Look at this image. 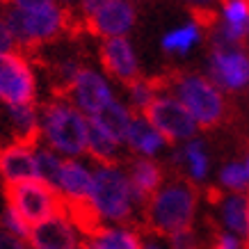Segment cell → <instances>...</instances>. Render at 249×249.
Masks as SVG:
<instances>
[{
    "mask_svg": "<svg viewBox=\"0 0 249 249\" xmlns=\"http://www.w3.org/2000/svg\"><path fill=\"white\" fill-rule=\"evenodd\" d=\"M5 23L18 48H35L53 41L71 28L73 14L51 0H18L5 12Z\"/></svg>",
    "mask_w": 249,
    "mask_h": 249,
    "instance_id": "cell-1",
    "label": "cell"
},
{
    "mask_svg": "<svg viewBox=\"0 0 249 249\" xmlns=\"http://www.w3.org/2000/svg\"><path fill=\"white\" fill-rule=\"evenodd\" d=\"M196 215V190L190 181L162 183L158 192L144 206V222L158 235H174L178 231L192 229Z\"/></svg>",
    "mask_w": 249,
    "mask_h": 249,
    "instance_id": "cell-2",
    "label": "cell"
},
{
    "mask_svg": "<svg viewBox=\"0 0 249 249\" xmlns=\"http://www.w3.org/2000/svg\"><path fill=\"white\" fill-rule=\"evenodd\" d=\"M41 137L48 149L67 160L78 158L87 151V117L67 98H55L39 112Z\"/></svg>",
    "mask_w": 249,
    "mask_h": 249,
    "instance_id": "cell-3",
    "label": "cell"
},
{
    "mask_svg": "<svg viewBox=\"0 0 249 249\" xmlns=\"http://www.w3.org/2000/svg\"><path fill=\"white\" fill-rule=\"evenodd\" d=\"M167 89L196 121L199 128H215L227 117V98L206 76L178 73L167 80Z\"/></svg>",
    "mask_w": 249,
    "mask_h": 249,
    "instance_id": "cell-4",
    "label": "cell"
},
{
    "mask_svg": "<svg viewBox=\"0 0 249 249\" xmlns=\"http://www.w3.org/2000/svg\"><path fill=\"white\" fill-rule=\"evenodd\" d=\"M89 206L106 224H126L133 217L135 201L130 192L128 174H124L117 165H101L94 172V185H91Z\"/></svg>",
    "mask_w": 249,
    "mask_h": 249,
    "instance_id": "cell-5",
    "label": "cell"
},
{
    "mask_svg": "<svg viewBox=\"0 0 249 249\" xmlns=\"http://www.w3.org/2000/svg\"><path fill=\"white\" fill-rule=\"evenodd\" d=\"M5 196H7V204L28 222L30 229L64 213V201L57 195V190L46 185L44 181L5 185Z\"/></svg>",
    "mask_w": 249,
    "mask_h": 249,
    "instance_id": "cell-6",
    "label": "cell"
},
{
    "mask_svg": "<svg viewBox=\"0 0 249 249\" xmlns=\"http://www.w3.org/2000/svg\"><path fill=\"white\" fill-rule=\"evenodd\" d=\"M80 14L85 28L103 41L126 37L135 25V7L126 0H87Z\"/></svg>",
    "mask_w": 249,
    "mask_h": 249,
    "instance_id": "cell-7",
    "label": "cell"
},
{
    "mask_svg": "<svg viewBox=\"0 0 249 249\" xmlns=\"http://www.w3.org/2000/svg\"><path fill=\"white\" fill-rule=\"evenodd\" d=\"M37 96V78L25 55L14 53L0 55V103L7 107L32 106Z\"/></svg>",
    "mask_w": 249,
    "mask_h": 249,
    "instance_id": "cell-8",
    "label": "cell"
},
{
    "mask_svg": "<svg viewBox=\"0 0 249 249\" xmlns=\"http://www.w3.org/2000/svg\"><path fill=\"white\" fill-rule=\"evenodd\" d=\"M142 117L165 137L167 142H190L199 133L196 121L190 117L188 110L169 91L160 94Z\"/></svg>",
    "mask_w": 249,
    "mask_h": 249,
    "instance_id": "cell-9",
    "label": "cell"
},
{
    "mask_svg": "<svg viewBox=\"0 0 249 249\" xmlns=\"http://www.w3.org/2000/svg\"><path fill=\"white\" fill-rule=\"evenodd\" d=\"M208 80L219 91H240L249 87V55L242 48L213 51L208 62Z\"/></svg>",
    "mask_w": 249,
    "mask_h": 249,
    "instance_id": "cell-10",
    "label": "cell"
},
{
    "mask_svg": "<svg viewBox=\"0 0 249 249\" xmlns=\"http://www.w3.org/2000/svg\"><path fill=\"white\" fill-rule=\"evenodd\" d=\"M67 96L69 103L76 106L87 119L94 117L96 112H101L114 98L107 80L94 69H80V73L76 76L73 85L69 87Z\"/></svg>",
    "mask_w": 249,
    "mask_h": 249,
    "instance_id": "cell-11",
    "label": "cell"
},
{
    "mask_svg": "<svg viewBox=\"0 0 249 249\" xmlns=\"http://www.w3.org/2000/svg\"><path fill=\"white\" fill-rule=\"evenodd\" d=\"M30 249H80L83 235L76 229V224L69 219L67 213L48 219L39 227H32L28 238Z\"/></svg>",
    "mask_w": 249,
    "mask_h": 249,
    "instance_id": "cell-12",
    "label": "cell"
},
{
    "mask_svg": "<svg viewBox=\"0 0 249 249\" xmlns=\"http://www.w3.org/2000/svg\"><path fill=\"white\" fill-rule=\"evenodd\" d=\"M0 176L5 185L39 181V167L35 146L12 142L0 149Z\"/></svg>",
    "mask_w": 249,
    "mask_h": 249,
    "instance_id": "cell-13",
    "label": "cell"
},
{
    "mask_svg": "<svg viewBox=\"0 0 249 249\" xmlns=\"http://www.w3.org/2000/svg\"><path fill=\"white\" fill-rule=\"evenodd\" d=\"M98 55H101L103 69L121 83L128 85L140 78V62H137L135 51H133V46L126 37L106 39L98 48Z\"/></svg>",
    "mask_w": 249,
    "mask_h": 249,
    "instance_id": "cell-14",
    "label": "cell"
},
{
    "mask_svg": "<svg viewBox=\"0 0 249 249\" xmlns=\"http://www.w3.org/2000/svg\"><path fill=\"white\" fill-rule=\"evenodd\" d=\"M91 185H94V172H89L87 165H83L76 158L62 162V172L55 190L62 196L64 206L87 204L91 195Z\"/></svg>",
    "mask_w": 249,
    "mask_h": 249,
    "instance_id": "cell-15",
    "label": "cell"
},
{
    "mask_svg": "<svg viewBox=\"0 0 249 249\" xmlns=\"http://www.w3.org/2000/svg\"><path fill=\"white\" fill-rule=\"evenodd\" d=\"M128 181L130 192H133V201L137 206H146L158 188L162 185V167L151 158H135L128 167Z\"/></svg>",
    "mask_w": 249,
    "mask_h": 249,
    "instance_id": "cell-16",
    "label": "cell"
},
{
    "mask_svg": "<svg viewBox=\"0 0 249 249\" xmlns=\"http://www.w3.org/2000/svg\"><path fill=\"white\" fill-rule=\"evenodd\" d=\"M133 117H135V114H133V110H130L128 106H124L121 101L112 98L101 112H96L94 117H89V119L121 146V144H126V135H128Z\"/></svg>",
    "mask_w": 249,
    "mask_h": 249,
    "instance_id": "cell-17",
    "label": "cell"
},
{
    "mask_svg": "<svg viewBox=\"0 0 249 249\" xmlns=\"http://www.w3.org/2000/svg\"><path fill=\"white\" fill-rule=\"evenodd\" d=\"M126 144H128L130 151L140 153V158H151L153 160V156H158L160 149L167 146V140L153 128L149 121L144 119L142 114H135L133 121H130L128 135H126Z\"/></svg>",
    "mask_w": 249,
    "mask_h": 249,
    "instance_id": "cell-18",
    "label": "cell"
},
{
    "mask_svg": "<svg viewBox=\"0 0 249 249\" xmlns=\"http://www.w3.org/2000/svg\"><path fill=\"white\" fill-rule=\"evenodd\" d=\"M85 249H142V238L128 227H103L83 238Z\"/></svg>",
    "mask_w": 249,
    "mask_h": 249,
    "instance_id": "cell-19",
    "label": "cell"
},
{
    "mask_svg": "<svg viewBox=\"0 0 249 249\" xmlns=\"http://www.w3.org/2000/svg\"><path fill=\"white\" fill-rule=\"evenodd\" d=\"M219 30L233 46L242 44L249 39V2L245 0H229L222 5L219 16Z\"/></svg>",
    "mask_w": 249,
    "mask_h": 249,
    "instance_id": "cell-20",
    "label": "cell"
},
{
    "mask_svg": "<svg viewBox=\"0 0 249 249\" xmlns=\"http://www.w3.org/2000/svg\"><path fill=\"white\" fill-rule=\"evenodd\" d=\"M7 114H9V121H12V128H14V135H16L14 142L37 146L39 137H41V126H39V112H37V107H35V103L32 106L7 107Z\"/></svg>",
    "mask_w": 249,
    "mask_h": 249,
    "instance_id": "cell-21",
    "label": "cell"
},
{
    "mask_svg": "<svg viewBox=\"0 0 249 249\" xmlns=\"http://www.w3.org/2000/svg\"><path fill=\"white\" fill-rule=\"evenodd\" d=\"M219 211H222V222L227 227L229 233L233 235H247L249 224V195L242 192H231L219 201Z\"/></svg>",
    "mask_w": 249,
    "mask_h": 249,
    "instance_id": "cell-22",
    "label": "cell"
},
{
    "mask_svg": "<svg viewBox=\"0 0 249 249\" xmlns=\"http://www.w3.org/2000/svg\"><path fill=\"white\" fill-rule=\"evenodd\" d=\"M172 160H174V165H185L190 178L195 183L204 181L206 176H208V153H206V146L199 137L183 144V149L174 153Z\"/></svg>",
    "mask_w": 249,
    "mask_h": 249,
    "instance_id": "cell-23",
    "label": "cell"
},
{
    "mask_svg": "<svg viewBox=\"0 0 249 249\" xmlns=\"http://www.w3.org/2000/svg\"><path fill=\"white\" fill-rule=\"evenodd\" d=\"M165 89H167L165 78H137V80L128 83L130 107L137 114H144L160 94H165Z\"/></svg>",
    "mask_w": 249,
    "mask_h": 249,
    "instance_id": "cell-24",
    "label": "cell"
},
{
    "mask_svg": "<svg viewBox=\"0 0 249 249\" xmlns=\"http://www.w3.org/2000/svg\"><path fill=\"white\" fill-rule=\"evenodd\" d=\"M119 144L110 135H106L91 119H87V153L98 165H114L117 162Z\"/></svg>",
    "mask_w": 249,
    "mask_h": 249,
    "instance_id": "cell-25",
    "label": "cell"
},
{
    "mask_svg": "<svg viewBox=\"0 0 249 249\" xmlns=\"http://www.w3.org/2000/svg\"><path fill=\"white\" fill-rule=\"evenodd\" d=\"M201 37H204L201 25H199L196 21H192V23H188V25L176 28V30H169L165 37H162L160 44H162V51H167V53L185 55L201 41Z\"/></svg>",
    "mask_w": 249,
    "mask_h": 249,
    "instance_id": "cell-26",
    "label": "cell"
},
{
    "mask_svg": "<svg viewBox=\"0 0 249 249\" xmlns=\"http://www.w3.org/2000/svg\"><path fill=\"white\" fill-rule=\"evenodd\" d=\"M35 153H37V167H39V181H44L46 185L51 188H57V178H60V172H62V162L64 160L48 146H41L37 144L35 146Z\"/></svg>",
    "mask_w": 249,
    "mask_h": 249,
    "instance_id": "cell-27",
    "label": "cell"
},
{
    "mask_svg": "<svg viewBox=\"0 0 249 249\" xmlns=\"http://www.w3.org/2000/svg\"><path fill=\"white\" fill-rule=\"evenodd\" d=\"M219 185L231 190V192H242L249 188L247 183V172L242 162H229L219 169Z\"/></svg>",
    "mask_w": 249,
    "mask_h": 249,
    "instance_id": "cell-28",
    "label": "cell"
},
{
    "mask_svg": "<svg viewBox=\"0 0 249 249\" xmlns=\"http://www.w3.org/2000/svg\"><path fill=\"white\" fill-rule=\"evenodd\" d=\"M0 222H2V231L9 235H14V238H18V240H28L30 238V231L32 229L28 227V222L18 215V213L12 208V206H5V211H2V217H0Z\"/></svg>",
    "mask_w": 249,
    "mask_h": 249,
    "instance_id": "cell-29",
    "label": "cell"
},
{
    "mask_svg": "<svg viewBox=\"0 0 249 249\" xmlns=\"http://www.w3.org/2000/svg\"><path fill=\"white\" fill-rule=\"evenodd\" d=\"M169 247L172 249H199V238L192 229L178 231V233L169 235Z\"/></svg>",
    "mask_w": 249,
    "mask_h": 249,
    "instance_id": "cell-30",
    "label": "cell"
},
{
    "mask_svg": "<svg viewBox=\"0 0 249 249\" xmlns=\"http://www.w3.org/2000/svg\"><path fill=\"white\" fill-rule=\"evenodd\" d=\"M14 48H16V41L12 37V32H9L7 23H5V16L0 14V55L14 53Z\"/></svg>",
    "mask_w": 249,
    "mask_h": 249,
    "instance_id": "cell-31",
    "label": "cell"
},
{
    "mask_svg": "<svg viewBox=\"0 0 249 249\" xmlns=\"http://www.w3.org/2000/svg\"><path fill=\"white\" fill-rule=\"evenodd\" d=\"M211 249H242V242L238 235L233 233H217V238L213 240V247Z\"/></svg>",
    "mask_w": 249,
    "mask_h": 249,
    "instance_id": "cell-32",
    "label": "cell"
},
{
    "mask_svg": "<svg viewBox=\"0 0 249 249\" xmlns=\"http://www.w3.org/2000/svg\"><path fill=\"white\" fill-rule=\"evenodd\" d=\"M0 249H30V247H28V242L25 240H18V238H14V235L0 231Z\"/></svg>",
    "mask_w": 249,
    "mask_h": 249,
    "instance_id": "cell-33",
    "label": "cell"
},
{
    "mask_svg": "<svg viewBox=\"0 0 249 249\" xmlns=\"http://www.w3.org/2000/svg\"><path fill=\"white\" fill-rule=\"evenodd\" d=\"M142 249H165V247L156 240H146V242H142Z\"/></svg>",
    "mask_w": 249,
    "mask_h": 249,
    "instance_id": "cell-34",
    "label": "cell"
},
{
    "mask_svg": "<svg viewBox=\"0 0 249 249\" xmlns=\"http://www.w3.org/2000/svg\"><path fill=\"white\" fill-rule=\"evenodd\" d=\"M242 165H245V172H247V183H249V151H247V158H245V162H242Z\"/></svg>",
    "mask_w": 249,
    "mask_h": 249,
    "instance_id": "cell-35",
    "label": "cell"
},
{
    "mask_svg": "<svg viewBox=\"0 0 249 249\" xmlns=\"http://www.w3.org/2000/svg\"><path fill=\"white\" fill-rule=\"evenodd\" d=\"M245 240H247L245 242V249H249V224H247V235H245Z\"/></svg>",
    "mask_w": 249,
    "mask_h": 249,
    "instance_id": "cell-36",
    "label": "cell"
},
{
    "mask_svg": "<svg viewBox=\"0 0 249 249\" xmlns=\"http://www.w3.org/2000/svg\"><path fill=\"white\" fill-rule=\"evenodd\" d=\"M247 46H249V39H247Z\"/></svg>",
    "mask_w": 249,
    "mask_h": 249,
    "instance_id": "cell-37",
    "label": "cell"
},
{
    "mask_svg": "<svg viewBox=\"0 0 249 249\" xmlns=\"http://www.w3.org/2000/svg\"><path fill=\"white\" fill-rule=\"evenodd\" d=\"M80 249H85V247H80Z\"/></svg>",
    "mask_w": 249,
    "mask_h": 249,
    "instance_id": "cell-38",
    "label": "cell"
}]
</instances>
